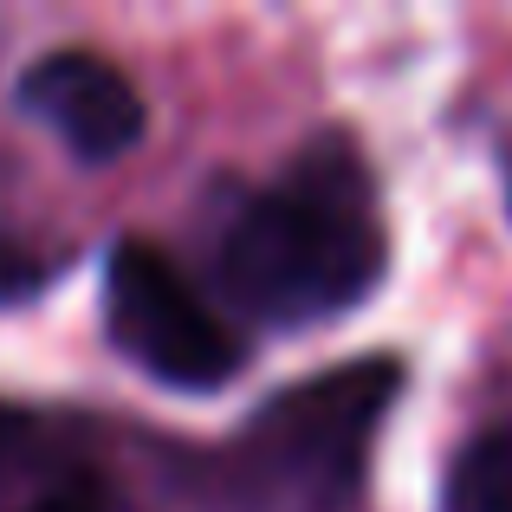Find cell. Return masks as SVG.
Masks as SVG:
<instances>
[{
  "instance_id": "obj_1",
  "label": "cell",
  "mask_w": 512,
  "mask_h": 512,
  "mask_svg": "<svg viewBox=\"0 0 512 512\" xmlns=\"http://www.w3.org/2000/svg\"><path fill=\"white\" fill-rule=\"evenodd\" d=\"M389 273L376 182L344 137H318L221 234V279L260 325L305 331L357 312Z\"/></svg>"
},
{
  "instance_id": "obj_2",
  "label": "cell",
  "mask_w": 512,
  "mask_h": 512,
  "mask_svg": "<svg viewBox=\"0 0 512 512\" xmlns=\"http://www.w3.org/2000/svg\"><path fill=\"white\" fill-rule=\"evenodd\" d=\"M396 396V357H357L279 389L208 461V512H350Z\"/></svg>"
},
{
  "instance_id": "obj_3",
  "label": "cell",
  "mask_w": 512,
  "mask_h": 512,
  "mask_svg": "<svg viewBox=\"0 0 512 512\" xmlns=\"http://www.w3.org/2000/svg\"><path fill=\"white\" fill-rule=\"evenodd\" d=\"M104 331L143 376L188 396L234 383L247 350L234 325L188 286V273L156 240H117L104 260Z\"/></svg>"
},
{
  "instance_id": "obj_4",
  "label": "cell",
  "mask_w": 512,
  "mask_h": 512,
  "mask_svg": "<svg viewBox=\"0 0 512 512\" xmlns=\"http://www.w3.org/2000/svg\"><path fill=\"white\" fill-rule=\"evenodd\" d=\"M20 111L39 117L78 163H117L143 143V91L124 65H111L91 46H59L20 72Z\"/></svg>"
},
{
  "instance_id": "obj_5",
  "label": "cell",
  "mask_w": 512,
  "mask_h": 512,
  "mask_svg": "<svg viewBox=\"0 0 512 512\" xmlns=\"http://www.w3.org/2000/svg\"><path fill=\"white\" fill-rule=\"evenodd\" d=\"M441 512H512V428H487L448 461Z\"/></svg>"
},
{
  "instance_id": "obj_6",
  "label": "cell",
  "mask_w": 512,
  "mask_h": 512,
  "mask_svg": "<svg viewBox=\"0 0 512 512\" xmlns=\"http://www.w3.org/2000/svg\"><path fill=\"white\" fill-rule=\"evenodd\" d=\"M52 279H59V260H52L46 247H33V240H20V234L0 227V305L39 299Z\"/></svg>"
},
{
  "instance_id": "obj_7",
  "label": "cell",
  "mask_w": 512,
  "mask_h": 512,
  "mask_svg": "<svg viewBox=\"0 0 512 512\" xmlns=\"http://www.w3.org/2000/svg\"><path fill=\"white\" fill-rule=\"evenodd\" d=\"M20 512H104V506H98V493H91L85 480H65V487L39 493V500H33V506H20Z\"/></svg>"
},
{
  "instance_id": "obj_8",
  "label": "cell",
  "mask_w": 512,
  "mask_h": 512,
  "mask_svg": "<svg viewBox=\"0 0 512 512\" xmlns=\"http://www.w3.org/2000/svg\"><path fill=\"white\" fill-rule=\"evenodd\" d=\"M0 435H7V422H0Z\"/></svg>"
}]
</instances>
